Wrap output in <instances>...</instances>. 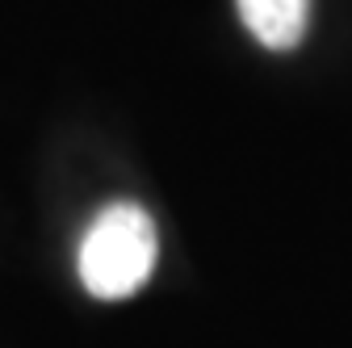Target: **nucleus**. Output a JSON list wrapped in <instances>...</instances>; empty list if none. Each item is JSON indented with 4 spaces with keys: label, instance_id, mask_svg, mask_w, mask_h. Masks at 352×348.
Here are the masks:
<instances>
[{
    "label": "nucleus",
    "instance_id": "nucleus-2",
    "mask_svg": "<svg viewBox=\"0 0 352 348\" xmlns=\"http://www.w3.org/2000/svg\"><path fill=\"white\" fill-rule=\"evenodd\" d=\"M248 34L269 51H294L306 21H311V0H235Z\"/></svg>",
    "mask_w": 352,
    "mask_h": 348
},
{
    "label": "nucleus",
    "instance_id": "nucleus-1",
    "mask_svg": "<svg viewBox=\"0 0 352 348\" xmlns=\"http://www.w3.org/2000/svg\"><path fill=\"white\" fill-rule=\"evenodd\" d=\"M160 256L151 214L135 202H113L97 214L80 243V281L93 298L118 302L147 285Z\"/></svg>",
    "mask_w": 352,
    "mask_h": 348
}]
</instances>
